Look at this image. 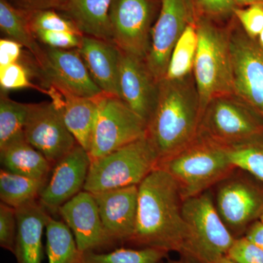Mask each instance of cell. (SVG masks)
Returning <instances> with one entry per match:
<instances>
[{
    "label": "cell",
    "instance_id": "obj_1",
    "mask_svg": "<svg viewBox=\"0 0 263 263\" xmlns=\"http://www.w3.org/2000/svg\"><path fill=\"white\" fill-rule=\"evenodd\" d=\"M183 202L176 181L156 167L138 185L136 230L129 245L181 254L186 236Z\"/></svg>",
    "mask_w": 263,
    "mask_h": 263
},
{
    "label": "cell",
    "instance_id": "obj_2",
    "mask_svg": "<svg viewBox=\"0 0 263 263\" xmlns=\"http://www.w3.org/2000/svg\"><path fill=\"white\" fill-rule=\"evenodd\" d=\"M201 117L193 73L179 80L164 79L159 83L157 103L146 129L159 163L196 139Z\"/></svg>",
    "mask_w": 263,
    "mask_h": 263
},
{
    "label": "cell",
    "instance_id": "obj_3",
    "mask_svg": "<svg viewBox=\"0 0 263 263\" xmlns=\"http://www.w3.org/2000/svg\"><path fill=\"white\" fill-rule=\"evenodd\" d=\"M198 45L193 76L200 100L201 115L212 99L235 94L230 51L229 23L197 17ZM202 118V117H201Z\"/></svg>",
    "mask_w": 263,
    "mask_h": 263
},
{
    "label": "cell",
    "instance_id": "obj_4",
    "mask_svg": "<svg viewBox=\"0 0 263 263\" xmlns=\"http://www.w3.org/2000/svg\"><path fill=\"white\" fill-rule=\"evenodd\" d=\"M157 167L176 181L183 200L210 190L236 169L222 146L199 136Z\"/></svg>",
    "mask_w": 263,
    "mask_h": 263
},
{
    "label": "cell",
    "instance_id": "obj_5",
    "mask_svg": "<svg viewBox=\"0 0 263 263\" xmlns=\"http://www.w3.org/2000/svg\"><path fill=\"white\" fill-rule=\"evenodd\" d=\"M186 236L181 257L197 263H215L228 255L235 238L216 210L212 191L183 200Z\"/></svg>",
    "mask_w": 263,
    "mask_h": 263
},
{
    "label": "cell",
    "instance_id": "obj_6",
    "mask_svg": "<svg viewBox=\"0 0 263 263\" xmlns=\"http://www.w3.org/2000/svg\"><path fill=\"white\" fill-rule=\"evenodd\" d=\"M159 157L147 136L91 161L84 190L90 193L134 186L157 167Z\"/></svg>",
    "mask_w": 263,
    "mask_h": 263
},
{
    "label": "cell",
    "instance_id": "obj_7",
    "mask_svg": "<svg viewBox=\"0 0 263 263\" xmlns=\"http://www.w3.org/2000/svg\"><path fill=\"white\" fill-rule=\"evenodd\" d=\"M263 133V119L235 94L212 99L201 118L198 136L222 147L239 144Z\"/></svg>",
    "mask_w": 263,
    "mask_h": 263
},
{
    "label": "cell",
    "instance_id": "obj_8",
    "mask_svg": "<svg viewBox=\"0 0 263 263\" xmlns=\"http://www.w3.org/2000/svg\"><path fill=\"white\" fill-rule=\"evenodd\" d=\"M215 186L214 199L219 216L235 238L243 236L262 216L263 182L236 168Z\"/></svg>",
    "mask_w": 263,
    "mask_h": 263
},
{
    "label": "cell",
    "instance_id": "obj_9",
    "mask_svg": "<svg viewBox=\"0 0 263 263\" xmlns=\"http://www.w3.org/2000/svg\"><path fill=\"white\" fill-rule=\"evenodd\" d=\"M92 140L89 155L95 160L146 136L147 124L117 96L97 97Z\"/></svg>",
    "mask_w": 263,
    "mask_h": 263
},
{
    "label": "cell",
    "instance_id": "obj_10",
    "mask_svg": "<svg viewBox=\"0 0 263 263\" xmlns=\"http://www.w3.org/2000/svg\"><path fill=\"white\" fill-rule=\"evenodd\" d=\"M235 94L263 119V51L234 15L229 22Z\"/></svg>",
    "mask_w": 263,
    "mask_h": 263
},
{
    "label": "cell",
    "instance_id": "obj_11",
    "mask_svg": "<svg viewBox=\"0 0 263 263\" xmlns=\"http://www.w3.org/2000/svg\"><path fill=\"white\" fill-rule=\"evenodd\" d=\"M158 0H112L109 10L113 43L124 53L146 60Z\"/></svg>",
    "mask_w": 263,
    "mask_h": 263
},
{
    "label": "cell",
    "instance_id": "obj_12",
    "mask_svg": "<svg viewBox=\"0 0 263 263\" xmlns=\"http://www.w3.org/2000/svg\"><path fill=\"white\" fill-rule=\"evenodd\" d=\"M160 13L152 29L147 67L157 84L167 73L176 43L190 24L196 22L191 0H161Z\"/></svg>",
    "mask_w": 263,
    "mask_h": 263
},
{
    "label": "cell",
    "instance_id": "obj_13",
    "mask_svg": "<svg viewBox=\"0 0 263 263\" xmlns=\"http://www.w3.org/2000/svg\"><path fill=\"white\" fill-rule=\"evenodd\" d=\"M24 136L53 167L78 144L53 101L29 104Z\"/></svg>",
    "mask_w": 263,
    "mask_h": 263
},
{
    "label": "cell",
    "instance_id": "obj_14",
    "mask_svg": "<svg viewBox=\"0 0 263 263\" xmlns=\"http://www.w3.org/2000/svg\"><path fill=\"white\" fill-rule=\"evenodd\" d=\"M37 65L48 87L60 92L88 98H95L104 93L93 81L76 49L46 47L42 60Z\"/></svg>",
    "mask_w": 263,
    "mask_h": 263
},
{
    "label": "cell",
    "instance_id": "obj_15",
    "mask_svg": "<svg viewBox=\"0 0 263 263\" xmlns=\"http://www.w3.org/2000/svg\"><path fill=\"white\" fill-rule=\"evenodd\" d=\"M91 162L89 153L78 143L53 167L38 198L49 214H59L62 205L84 190Z\"/></svg>",
    "mask_w": 263,
    "mask_h": 263
},
{
    "label": "cell",
    "instance_id": "obj_16",
    "mask_svg": "<svg viewBox=\"0 0 263 263\" xmlns=\"http://www.w3.org/2000/svg\"><path fill=\"white\" fill-rule=\"evenodd\" d=\"M59 214L73 233L82 253L114 249L104 230L92 194L83 190L62 205Z\"/></svg>",
    "mask_w": 263,
    "mask_h": 263
},
{
    "label": "cell",
    "instance_id": "obj_17",
    "mask_svg": "<svg viewBox=\"0 0 263 263\" xmlns=\"http://www.w3.org/2000/svg\"><path fill=\"white\" fill-rule=\"evenodd\" d=\"M91 194L98 205L104 230L114 247L129 245L136 230L138 186Z\"/></svg>",
    "mask_w": 263,
    "mask_h": 263
},
{
    "label": "cell",
    "instance_id": "obj_18",
    "mask_svg": "<svg viewBox=\"0 0 263 263\" xmlns=\"http://www.w3.org/2000/svg\"><path fill=\"white\" fill-rule=\"evenodd\" d=\"M158 85L144 60L122 51L119 66V98L146 124L157 103Z\"/></svg>",
    "mask_w": 263,
    "mask_h": 263
},
{
    "label": "cell",
    "instance_id": "obj_19",
    "mask_svg": "<svg viewBox=\"0 0 263 263\" xmlns=\"http://www.w3.org/2000/svg\"><path fill=\"white\" fill-rule=\"evenodd\" d=\"M76 50L100 89L105 94L119 98L121 50L114 43L85 34Z\"/></svg>",
    "mask_w": 263,
    "mask_h": 263
},
{
    "label": "cell",
    "instance_id": "obj_20",
    "mask_svg": "<svg viewBox=\"0 0 263 263\" xmlns=\"http://www.w3.org/2000/svg\"><path fill=\"white\" fill-rule=\"evenodd\" d=\"M15 210L18 233L13 254L17 263H42L43 233L49 213L38 200Z\"/></svg>",
    "mask_w": 263,
    "mask_h": 263
},
{
    "label": "cell",
    "instance_id": "obj_21",
    "mask_svg": "<svg viewBox=\"0 0 263 263\" xmlns=\"http://www.w3.org/2000/svg\"><path fill=\"white\" fill-rule=\"evenodd\" d=\"M46 94L60 109L66 125L78 143L89 153L98 109L96 98L76 96L52 88Z\"/></svg>",
    "mask_w": 263,
    "mask_h": 263
},
{
    "label": "cell",
    "instance_id": "obj_22",
    "mask_svg": "<svg viewBox=\"0 0 263 263\" xmlns=\"http://www.w3.org/2000/svg\"><path fill=\"white\" fill-rule=\"evenodd\" d=\"M112 0H67L60 10L85 35L113 43L109 10Z\"/></svg>",
    "mask_w": 263,
    "mask_h": 263
},
{
    "label": "cell",
    "instance_id": "obj_23",
    "mask_svg": "<svg viewBox=\"0 0 263 263\" xmlns=\"http://www.w3.org/2000/svg\"><path fill=\"white\" fill-rule=\"evenodd\" d=\"M0 158L6 171L44 182H47L53 168L44 155L26 138L0 151Z\"/></svg>",
    "mask_w": 263,
    "mask_h": 263
},
{
    "label": "cell",
    "instance_id": "obj_24",
    "mask_svg": "<svg viewBox=\"0 0 263 263\" xmlns=\"http://www.w3.org/2000/svg\"><path fill=\"white\" fill-rule=\"evenodd\" d=\"M0 29L8 39L22 45L39 64L44 55V48L40 46L30 27L28 13L19 9L9 0H0Z\"/></svg>",
    "mask_w": 263,
    "mask_h": 263
},
{
    "label": "cell",
    "instance_id": "obj_25",
    "mask_svg": "<svg viewBox=\"0 0 263 263\" xmlns=\"http://www.w3.org/2000/svg\"><path fill=\"white\" fill-rule=\"evenodd\" d=\"M46 252L48 263H81L79 250L73 233L65 221L48 215L46 224Z\"/></svg>",
    "mask_w": 263,
    "mask_h": 263
},
{
    "label": "cell",
    "instance_id": "obj_26",
    "mask_svg": "<svg viewBox=\"0 0 263 263\" xmlns=\"http://www.w3.org/2000/svg\"><path fill=\"white\" fill-rule=\"evenodd\" d=\"M46 182L13 174L5 169L0 171V199L15 209L37 200Z\"/></svg>",
    "mask_w": 263,
    "mask_h": 263
},
{
    "label": "cell",
    "instance_id": "obj_27",
    "mask_svg": "<svg viewBox=\"0 0 263 263\" xmlns=\"http://www.w3.org/2000/svg\"><path fill=\"white\" fill-rule=\"evenodd\" d=\"M29 104L18 103L2 94L0 100V151L24 139Z\"/></svg>",
    "mask_w": 263,
    "mask_h": 263
},
{
    "label": "cell",
    "instance_id": "obj_28",
    "mask_svg": "<svg viewBox=\"0 0 263 263\" xmlns=\"http://www.w3.org/2000/svg\"><path fill=\"white\" fill-rule=\"evenodd\" d=\"M197 45L198 35L195 22L186 27L176 43L164 79L179 80L193 73Z\"/></svg>",
    "mask_w": 263,
    "mask_h": 263
},
{
    "label": "cell",
    "instance_id": "obj_29",
    "mask_svg": "<svg viewBox=\"0 0 263 263\" xmlns=\"http://www.w3.org/2000/svg\"><path fill=\"white\" fill-rule=\"evenodd\" d=\"M169 252L155 247L118 248L107 252H85L81 263H161Z\"/></svg>",
    "mask_w": 263,
    "mask_h": 263
},
{
    "label": "cell",
    "instance_id": "obj_30",
    "mask_svg": "<svg viewBox=\"0 0 263 263\" xmlns=\"http://www.w3.org/2000/svg\"><path fill=\"white\" fill-rule=\"evenodd\" d=\"M223 148L236 168L263 182V133L239 144Z\"/></svg>",
    "mask_w": 263,
    "mask_h": 263
},
{
    "label": "cell",
    "instance_id": "obj_31",
    "mask_svg": "<svg viewBox=\"0 0 263 263\" xmlns=\"http://www.w3.org/2000/svg\"><path fill=\"white\" fill-rule=\"evenodd\" d=\"M32 32L37 30L68 32L84 34L72 21L53 10L27 12Z\"/></svg>",
    "mask_w": 263,
    "mask_h": 263
},
{
    "label": "cell",
    "instance_id": "obj_32",
    "mask_svg": "<svg viewBox=\"0 0 263 263\" xmlns=\"http://www.w3.org/2000/svg\"><path fill=\"white\" fill-rule=\"evenodd\" d=\"M197 17H206L221 22L234 15V0H191Z\"/></svg>",
    "mask_w": 263,
    "mask_h": 263
},
{
    "label": "cell",
    "instance_id": "obj_33",
    "mask_svg": "<svg viewBox=\"0 0 263 263\" xmlns=\"http://www.w3.org/2000/svg\"><path fill=\"white\" fill-rule=\"evenodd\" d=\"M18 233L16 210L1 202L0 204V247L14 254Z\"/></svg>",
    "mask_w": 263,
    "mask_h": 263
},
{
    "label": "cell",
    "instance_id": "obj_34",
    "mask_svg": "<svg viewBox=\"0 0 263 263\" xmlns=\"http://www.w3.org/2000/svg\"><path fill=\"white\" fill-rule=\"evenodd\" d=\"M0 85L2 89L7 91L32 88L41 90L46 94V90L42 89L31 83L28 70L19 62L0 69Z\"/></svg>",
    "mask_w": 263,
    "mask_h": 263
},
{
    "label": "cell",
    "instance_id": "obj_35",
    "mask_svg": "<svg viewBox=\"0 0 263 263\" xmlns=\"http://www.w3.org/2000/svg\"><path fill=\"white\" fill-rule=\"evenodd\" d=\"M234 16L249 37L257 40L263 30V5H249L247 8L237 7Z\"/></svg>",
    "mask_w": 263,
    "mask_h": 263
},
{
    "label": "cell",
    "instance_id": "obj_36",
    "mask_svg": "<svg viewBox=\"0 0 263 263\" xmlns=\"http://www.w3.org/2000/svg\"><path fill=\"white\" fill-rule=\"evenodd\" d=\"M37 41L44 43L47 47L59 49H77L79 48L84 34L68 32L37 30L33 32Z\"/></svg>",
    "mask_w": 263,
    "mask_h": 263
},
{
    "label": "cell",
    "instance_id": "obj_37",
    "mask_svg": "<svg viewBox=\"0 0 263 263\" xmlns=\"http://www.w3.org/2000/svg\"><path fill=\"white\" fill-rule=\"evenodd\" d=\"M228 257L237 263H263V250L245 236L235 238Z\"/></svg>",
    "mask_w": 263,
    "mask_h": 263
},
{
    "label": "cell",
    "instance_id": "obj_38",
    "mask_svg": "<svg viewBox=\"0 0 263 263\" xmlns=\"http://www.w3.org/2000/svg\"><path fill=\"white\" fill-rule=\"evenodd\" d=\"M15 7L26 12L53 10L60 11L67 0H9Z\"/></svg>",
    "mask_w": 263,
    "mask_h": 263
},
{
    "label": "cell",
    "instance_id": "obj_39",
    "mask_svg": "<svg viewBox=\"0 0 263 263\" xmlns=\"http://www.w3.org/2000/svg\"><path fill=\"white\" fill-rule=\"evenodd\" d=\"M22 48V45L8 38L0 40V69L18 62Z\"/></svg>",
    "mask_w": 263,
    "mask_h": 263
},
{
    "label": "cell",
    "instance_id": "obj_40",
    "mask_svg": "<svg viewBox=\"0 0 263 263\" xmlns=\"http://www.w3.org/2000/svg\"><path fill=\"white\" fill-rule=\"evenodd\" d=\"M247 239L263 250V222L257 220L252 223L246 231L245 235Z\"/></svg>",
    "mask_w": 263,
    "mask_h": 263
},
{
    "label": "cell",
    "instance_id": "obj_41",
    "mask_svg": "<svg viewBox=\"0 0 263 263\" xmlns=\"http://www.w3.org/2000/svg\"><path fill=\"white\" fill-rule=\"evenodd\" d=\"M235 4L239 6H249L254 4L263 5V0H234Z\"/></svg>",
    "mask_w": 263,
    "mask_h": 263
},
{
    "label": "cell",
    "instance_id": "obj_42",
    "mask_svg": "<svg viewBox=\"0 0 263 263\" xmlns=\"http://www.w3.org/2000/svg\"><path fill=\"white\" fill-rule=\"evenodd\" d=\"M161 263H197L195 262V261L193 260V259L186 258V257H182L180 259H177V260H171V259H168V260L166 261V262H162Z\"/></svg>",
    "mask_w": 263,
    "mask_h": 263
},
{
    "label": "cell",
    "instance_id": "obj_43",
    "mask_svg": "<svg viewBox=\"0 0 263 263\" xmlns=\"http://www.w3.org/2000/svg\"><path fill=\"white\" fill-rule=\"evenodd\" d=\"M215 263H237L234 260L230 259L228 256H224V257H221L219 260L216 261Z\"/></svg>",
    "mask_w": 263,
    "mask_h": 263
},
{
    "label": "cell",
    "instance_id": "obj_44",
    "mask_svg": "<svg viewBox=\"0 0 263 263\" xmlns=\"http://www.w3.org/2000/svg\"><path fill=\"white\" fill-rule=\"evenodd\" d=\"M257 42H258L259 46H260V48H262L263 51V30L262 31V32L259 34V37H257Z\"/></svg>",
    "mask_w": 263,
    "mask_h": 263
},
{
    "label": "cell",
    "instance_id": "obj_45",
    "mask_svg": "<svg viewBox=\"0 0 263 263\" xmlns=\"http://www.w3.org/2000/svg\"><path fill=\"white\" fill-rule=\"evenodd\" d=\"M259 220L262 221V222H263V214H262V216H261L260 219H259Z\"/></svg>",
    "mask_w": 263,
    "mask_h": 263
}]
</instances>
